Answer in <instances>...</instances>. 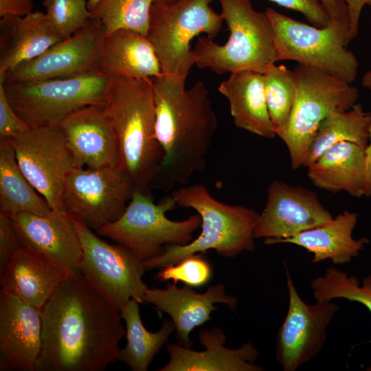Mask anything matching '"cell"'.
Here are the masks:
<instances>
[{
	"label": "cell",
	"mask_w": 371,
	"mask_h": 371,
	"mask_svg": "<svg viewBox=\"0 0 371 371\" xmlns=\"http://www.w3.org/2000/svg\"><path fill=\"white\" fill-rule=\"evenodd\" d=\"M82 247L80 273L119 312L131 299L144 302L143 262L128 248L111 244L71 216Z\"/></svg>",
	"instance_id": "11"
},
{
	"label": "cell",
	"mask_w": 371,
	"mask_h": 371,
	"mask_svg": "<svg viewBox=\"0 0 371 371\" xmlns=\"http://www.w3.org/2000/svg\"><path fill=\"white\" fill-rule=\"evenodd\" d=\"M144 302L170 316L179 344L186 348L192 345L190 339L192 330L212 319L210 314L217 309L214 303L225 304L232 310L237 305L236 298L225 293L223 284L210 286L205 293H199L191 286L179 288L176 283H168L163 289L148 288Z\"/></svg>",
	"instance_id": "19"
},
{
	"label": "cell",
	"mask_w": 371,
	"mask_h": 371,
	"mask_svg": "<svg viewBox=\"0 0 371 371\" xmlns=\"http://www.w3.org/2000/svg\"><path fill=\"white\" fill-rule=\"evenodd\" d=\"M153 0H101L91 11V19L101 21L104 36L129 30L147 36Z\"/></svg>",
	"instance_id": "31"
},
{
	"label": "cell",
	"mask_w": 371,
	"mask_h": 371,
	"mask_svg": "<svg viewBox=\"0 0 371 371\" xmlns=\"http://www.w3.org/2000/svg\"><path fill=\"white\" fill-rule=\"evenodd\" d=\"M109 77L95 71L67 78L2 82L15 112L30 127L58 124L68 114L103 106Z\"/></svg>",
	"instance_id": "10"
},
{
	"label": "cell",
	"mask_w": 371,
	"mask_h": 371,
	"mask_svg": "<svg viewBox=\"0 0 371 371\" xmlns=\"http://www.w3.org/2000/svg\"><path fill=\"white\" fill-rule=\"evenodd\" d=\"M367 370L371 371V365L367 368Z\"/></svg>",
	"instance_id": "46"
},
{
	"label": "cell",
	"mask_w": 371,
	"mask_h": 371,
	"mask_svg": "<svg viewBox=\"0 0 371 371\" xmlns=\"http://www.w3.org/2000/svg\"><path fill=\"white\" fill-rule=\"evenodd\" d=\"M205 350L196 351L181 345L170 344L168 362L159 371H262L254 363L258 351L251 342L238 348L225 346L226 336L217 328L203 329L199 333Z\"/></svg>",
	"instance_id": "21"
},
{
	"label": "cell",
	"mask_w": 371,
	"mask_h": 371,
	"mask_svg": "<svg viewBox=\"0 0 371 371\" xmlns=\"http://www.w3.org/2000/svg\"><path fill=\"white\" fill-rule=\"evenodd\" d=\"M152 81L155 134L164 158L151 185L168 192L204 168L218 124L203 81L189 89L163 74Z\"/></svg>",
	"instance_id": "2"
},
{
	"label": "cell",
	"mask_w": 371,
	"mask_h": 371,
	"mask_svg": "<svg viewBox=\"0 0 371 371\" xmlns=\"http://www.w3.org/2000/svg\"><path fill=\"white\" fill-rule=\"evenodd\" d=\"M333 218L311 190L275 180L268 187L266 205L254 234L255 238H264L269 245L322 225Z\"/></svg>",
	"instance_id": "16"
},
{
	"label": "cell",
	"mask_w": 371,
	"mask_h": 371,
	"mask_svg": "<svg viewBox=\"0 0 371 371\" xmlns=\"http://www.w3.org/2000/svg\"><path fill=\"white\" fill-rule=\"evenodd\" d=\"M177 205L172 196L155 203L146 190L135 188L123 214L97 230L131 250L142 262L164 253V245H183L193 240L201 224L199 214L183 221L169 219L166 213Z\"/></svg>",
	"instance_id": "7"
},
{
	"label": "cell",
	"mask_w": 371,
	"mask_h": 371,
	"mask_svg": "<svg viewBox=\"0 0 371 371\" xmlns=\"http://www.w3.org/2000/svg\"><path fill=\"white\" fill-rule=\"evenodd\" d=\"M64 40L45 13L36 11L23 16L0 20V76L33 60Z\"/></svg>",
	"instance_id": "23"
},
{
	"label": "cell",
	"mask_w": 371,
	"mask_h": 371,
	"mask_svg": "<svg viewBox=\"0 0 371 371\" xmlns=\"http://www.w3.org/2000/svg\"><path fill=\"white\" fill-rule=\"evenodd\" d=\"M58 124L76 167L95 169L120 166L117 139L102 106L78 109Z\"/></svg>",
	"instance_id": "18"
},
{
	"label": "cell",
	"mask_w": 371,
	"mask_h": 371,
	"mask_svg": "<svg viewBox=\"0 0 371 371\" xmlns=\"http://www.w3.org/2000/svg\"><path fill=\"white\" fill-rule=\"evenodd\" d=\"M71 274L41 254L22 246L0 276L1 290L41 310Z\"/></svg>",
	"instance_id": "22"
},
{
	"label": "cell",
	"mask_w": 371,
	"mask_h": 371,
	"mask_svg": "<svg viewBox=\"0 0 371 371\" xmlns=\"http://www.w3.org/2000/svg\"><path fill=\"white\" fill-rule=\"evenodd\" d=\"M21 171L54 212H67L64 185L76 167L58 124L30 127L12 139Z\"/></svg>",
	"instance_id": "13"
},
{
	"label": "cell",
	"mask_w": 371,
	"mask_h": 371,
	"mask_svg": "<svg viewBox=\"0 0 371 371\" xmlns=\"http://www.w3.org/2000/svg\"><path fill=\"white\" fill-rule=\"evenodd\" d=\"M10 217L24 247L41 254L70 273H80L81 243L67 212L54 211L49 215L17 212Z\"/></svg>",
	"instance_id": "17"
},
{
	"label": "cell",
	"mask_w": 371,
	"mask_h": 371,
	"mask_svg": "<svg viewBox=\"0 0 371 371\" xmlns=\"http://www.w3.org/2000/svg\"><path fill=\"white\" fill-rule=\"evenodd\" d=\"M357 220V213L346 210L322 225L269 245L291 243L302 247L313 254L314 264L326 260H330L335 265L348 264L369 241L365 237H352Z\"/></svg>",
	"instance_id": "26"
},
{
	"label": "cell",
	"mask_w": 371,
	"mask_h": 371,
	"mask_svg": "<svg viewBox=\"0 0 371 371\" xmlns=\"http://www.w3.org/2000/svg\"><path fill=\"white\" fill-rule=\"evenodd\" d=\"M214 0H179L170 5L153 3L147 37L153 45L164 76L186 82L194 56L192 39L203 33L216 38L223 21L210 6Z\"/></svg>",
	"instance_id": "8"
},
{
	"label": "cell",
	"mask_w": 371,
	"mask_h": 371,
	"mask_svg": "<svg viewBox=\"0 0 371 371\" xmlns=\"http://www.w3.org/2000/svg\"><path fill=\"white\" fill-rule=\"evenodd\" d=\"M98 70L109 77L135 79L162 75L159 61L148 37L129 30H119L104 36Z\"/></svg>",
	"instance_id": "24"
},
{
	"label": "cell",
	"mask_w": 371,
	"mask_h": 371,
	"mask_svg": "<svg viewBox=\"0 0 371 371\" xmlns=\"http://www.w3.org/2000/svg\"><path fill=\"white\" fill-rule=\"evenodd\" d=\"M284 8L302 13L313 25L324 27L330 16L320 0H269Z\"/></svg>",
	"instance_id": "36"
},
{
	"label": "cell",
	"mask_w": 371,
	"mask_h": 371,
	"mask_svg": "<svg viewBox=\"0 0 371 371\" xmlns=\"http://www.w3.org/2000/svg\"><path fill=\"white\" fill-rule=\"evenodd\" d=\"M268 111L276 135L286 126L294 103L296 86L292 71L284 65H271L262 74Z\"/></svg>",
	"instance_id": "33"
},
{
	"label": "cell",
	"mask_w": 371,
	"mask_h": 371,
	"mask_svg": "<svg viewBox=\"0 0 371 371\" xmlns=\"http://www.w3.org/2000/svg\"><path fill=\"white\" fill-rule=\"evenodd\" d=\"M104 27L96 19L37 58L0 76V82H12L67 78L98 71Z\"/></svg>",
	"instance_id": "15"
},
{
	"label": "cell",
	"mask_w": 371,
	"mask_h": 371,
	"mask_svg": "<svg viewBox=\"0 0 371 371\" xmlns=\"http://www.w3.org/2000/svg\"><path fill=\"white\" fill-rule=\"evenodd\" d=\"M229 32L221 45L208 36H198L194 65L218 75L240 70L265 73L278 62L273 31L267 13L256 10L251 0H218Z\"/></svg>",
	"instance_id": "5"
},
{
	"label": "cell",
	"mask_w": 371,
	"mask_h": 371,
	"mask_svg": "<svg viewBox=\"0 0 371 371\" xmlns=\"http://www.w3.org/2000/svg\"><path fill=\"white\" fill-rule=\"evenodd\" d=\"M171 196L177 205L192 208L200 215L201 232L186 245L165 246L163 254L143 262L146 271L177 263L209 249L228 258L254 250V233L260 215L254 209L219 201L203 184L181 187Z\"/></svg>",
	"instance_id": "4"
},
{
	"label": "cell",
	"mask_w": 371,
	"mask_h": 371,
	"mask_svg": "<svg viewBox=\"0 0 371 371\" xmlns=\"http://www.w3.org/2000/svg\"><path fill=\"white\" fill-rule=\"evenodd\" d=\"M43 5L49 23L64 40L91 19L85 0H43Z\"/></svg>",
	"instance_id": "34"
},
{
	"label": "cell",
	"mask_w": 371,
	"mask_h": 371,
	"mask_svg": "<svg viewBox=\"0 0 371 371\" xmlns=\"http://www.w3.org/2000/svg\"><path fill=\"white\" fill-rule=\"evenodd\" d=\"M135 188L128 173L120 166L95 169L75 167L65 181V209L97 231L123 214Z\"/></svg>",
	"instance_id": "12"
},
{
	"label": "cell",
	"mask_w": 371,
	"mask_h": 371,
	"mask_svg": "<svg viewBox=\"0 0 371 371\" xmlns=\"http://www.w3.org/2000/svg\"><path fill=\"white\" fill-rule=\"evenodd\" d=\"M218 91L227 99L238 128L265 138L276 136L266 102L262 74L252 70L232 72L220 84Z\"/></svg>",
	"instance_id": "27"
},
{
	"label": "cell",
	"mask_w": 371,
	"mask_h": 371,
	"mask_svg": "<svg viewBox=\"0 0 371 371\" xmlns=\"http://www.w3.org/2000/svg\"><path fill=\"white\" fill-rule=\"evenodd\" d=\"M102 109L117 139L120 166L135 188L146 190L164 158L155 134L152 78L109 77Z\"/></svg>",
	"instance_id": "3"
},
{
	"label": "cell",
	"mask_w": 371,
	"mask_h": 371,
	"mask_svg": "<svg viewBox=\"0 0 371 371\" xmlns=\"http://www.w3.org/2000/svg\"><path fill=\"white\" fill-rule=\"evenodd\" d=\"M22 246L11 218L0 212V276L14 253Z\"/></svg>",
	"instance_id": "37"
},
{
	"label": "cell",
	"mask_w": 371,
	"mask_h": 371,
	"mask_svg": "<svg viewBox=\"0 0 371 371\" xmlns=\"http://www.w3.org/2000/svg\"><path fill=\"white\" fill-rule=\"evenodd\" d=\"M101 0H87V8L90 11H92L97 6Z\"/></svg>",
	"instance_id": "44"
},
{
	"label": "cell",
	"mask_w": 371,
	"mask_h": 371,
	"mask_svg": "<svg viewBox=\"0 0 371 371\" xmlns=\"http://www.w3.org/2000/svg\"><path fill=\"white\" fill-rule=\"evenodd\" d=\"M320 1L326 8L332 21L349 22V12L345 0H320Z\"/></svg>",
	"instance_id": "41"
},
{
	"label": "cell",
	"mask_w": 371,
	"mask_h": 371,
	"mask_svg": "<svg viewBox=\"0 0 371 371\" xmlns=\"http://www.w3.org/2000/svg\"><path fill=\"white\" fill-rule=\"evenodd\" d=\"M289 306L279 328L276 358L284 371H295L314 358L325 344L326 329L339 309L331 301L306 304L285 265Z\"/></svg>",
	"instance_id": "14"
},
{
	"label": "cell",
	"mask_w": 371,
	"mask_h": 371,
	"mask_svg": "<svg viewBox=\"0 0 371 371\" xmlns=\"http://www.w3.org/2000/svg\"><path fill=\"white\" fill-rule=\"evenodd\" d=\"M40 311L35 371H104L117 360L126 334L120 312L80 273L64 280Z\"/></svg>",
	"instance_id": "1"
},
{
	"label": "cell",
	"mask_w": 371,
	"mask_h": 371,
	"mask_svg": "<svg viewBox=\"0 0 371 371\" xmlns=\"http://www.w3.org/2000/svg\"><path fill=\"white\" fill-rule=\"evenodd\" d=\"M366 148L350 142L328 148L306 167L308 177L322 190L334 193L344 191L355 197L364 195Z\"/></svg>",
	"instance_id": "25"
},
{
	"label": "cell",
	"mask_w": 371,
	"mask_h": 371,
	"mask_svg": "<svg viewBox=\"0 0 371 371\" xmlns=\"http://www.w3.org/2000/svg\"><path fill=\"white\" fill-rule=\"evenodd\" d=\"M32 0H0V16L23 17L32 12Z\"/></svg>",
	"instance_id": "39"
},
{
	"label": "cell",
	"mask_w": 371,
	"mask_h": 371,
	"mask_svg": "<svg viewBox=\"0 0 371 371\" xmlns=\"http://www.w3.org/2000/svg\"><path fill=\"white\" fill-rule=\"evenodd\" d=\"M345 1L349 12L348 40L350 43L358 34L359 21L362 9L365 5L371 7V0H345Z\"/></svg>",
	"instance_id": "40"
},
{
	"label": "cell",
	"mask_w": 371,
	"mask_h": 371,
	"mask_svg": "<svg viewBox=\"0 0 371 371\" xmlns=\"http://www.w3.org/2000/svg\"><path fill=\"white\" fill-rule=\"evenodd\" d=\"M138 303L131 299L120 311L126 323L127 343L120 350L117 360L124 362L133 371H146L175 327L172 321L165 320L159 330L149 332L142 322Z\"/></svg>",
	"instance_id": "29"
},
{
	"label": "cell",
	"mask_w": 371,
	"mask_h": 371,
	"mask_svg": "<svg viewBox=\"0 0 371 371\" xmlns=\"http://www.w3.org/2000/svg\"><path fill=\"white\" fill-rule=\"evenodd\" d=\"M179 0H153V3L163 5H170L177 3Z\"/></svg>",
	"instance_id": "45"
},
{
	"label": "cell",
	"mask_w": 371,
	"mask_h": 371,
	"mask_svg": "<svg viewBox=\"0 0 371 371\" xmlns=\"http://www.w3.org/2000/svg\"><path fill=\"white\" fill-rule=\"evenodd\" d=\"M212 277V267L203 253L188 256L175 264L161 267L157 278L161 281L172 280L186 285L198 287L206 284Z\"/></svg>",
	"instance_id": "35"
},
{
	"label": "cell",
	"mask_w": 371,
	"mask_h": 371,
	"mask_svg": "<svg viewBox=\"0 0 371 371\" xmlns=\"http://www.w3.org/2000/svg\"><path fill=\"white\" fill-rule=\"evenodd\" d=\"M53 212L19 168L12 139H0V212L11 216L17 212L49 215Z\"/></svg>",
	"instance_id": "28"
},
{
	"label": "cell",
	"mask_w": 371,
	"mask_h": 371,
	"mask_svg": "<svg viewBox=\"0 0 371 371\" xmlns=\"http://www.w3.org/2000/svg\"><path fill=\"white\" fill-rule=\"evenodd\" d=\"M366 196H371V126L369 133V140L366 148Z\"/></svg>",
	"instance_id": "42"
},
{
	"label": "cell",
	"mask_w": 371,
	"mask_h": 371,
	"mask_svg": "<svg viewBox=\"0 0 371 371\" xmlns=\"http://www.w3.org/2000/svg\"><path fill=\"white\" fill-rule=\"evenodd\" d=\"M296 92L284 128L278 134L286 144L293 169L303 166L306 152L320 123L350 109L359 98L357 87L319 69L298 64L293 70Z\"/></svg>",
	"instance_id": "6"
},
{
	"label": "cell",
	"mask_w": 371,
	"mask_h": 371,
	"mask_svg": "<svg viewBox=\"0 0 371 371\" xmlns=\"http://www.w3.org/2000/svg\"><path fill=\"white\" fill-rule=\"evenodd\" d=\"M29 128L13 109L0 82V139H13Z\"/></svg>",
	"instance_id": "38"
},
{
	"label": "cell",
	"mask_w": 371,
	"mask_h": 371,
	"mask_svg": "<svg viewBox=\"0 0 371 371\" xmlns=\"http://www.w3.org/2000/svg\"><path fill=\"white\" fill-rule=\"evenodd\" d=\"M279 60H294L352 83L358 74L355 55L347 49L349 22L332 21L324 27L298 21L267 8Z\"/></svg>",
	"instance_id": "9"
},
{
	"label": "cell",
	"mask_w": 371,
	"mask_h": 371,
	"mask_svg": "<svg viewBox=\"0 0 371 371\" xmlns=\"http://www.w3.org/2000/svg\"><path fill=\"white\" fill-rule=\"evenodd\" d=\"M371 126V113L361 104L331 114L319 125L306 152L303 166L307 167L326 149L343 142L367 146Z\"/></svg>",
	"instance_id": "30"
},
{
	"label": "cell",
	"mask_w": 371,
	"mask_h": 371,
	"mask_svg": "<svg viewBox=\"0 0 371 371\" xmlns=\"http://www.w3.org/2000/svg\"><path fill=\"white\" fill-rule=\"evenodd\" d=\"M316 301H332L342 298L364 305L371 314V275L366 276L360 285L358 278L348 276L335 267L328 268L324 274L311 281Z\"/></svg>",
	"instance_id": "32"
},
{
	"label": "cell",
	"mask_w": 371,
	"mask_h": 371,
	"mask_svg": "<svg viewBox=\"0 0 371 371\" xmlns=\"http://www.w3.org/2000/svg\"><path fill=\"white\" fill-rule=\"evenodd\" d=\"M42 344L41 311L0 291V351L12 370L35 371Z\"/></svg>",
	"instance_id": "20"
},
{
	"label": "cell",
	"mask_w": 371,
	"mask_h": 371,
	"mask_svg": "<svg viewBox=\"0 0 371 371\" xmlns=\"http://www.w3.org/2000/svg\"><path fill=\"white\" fill-rule=\"evenodd\" d=\"M362 85L371 92V69L367 71L362 78Z\"/></svg>",
	"instance_id": "43"
}]
</instances>
